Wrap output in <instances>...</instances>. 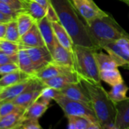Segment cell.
Instances as JSON below:
<instances>
[{"mask_svg": "<svg viewBox=\"0 0 129 129\" xmlns=\"http://www.w3.org/2000/svg\"><path fill=\"white\" fill-rule=\"evenodd\" d=\"M59 22L65 28L74 45H79L99 51L101 47L89 34L86 25L81 20L79 13L70 0H50Z\"/></svg>", "mask_w": 129, "mask_h": 129, "instance_id": "1", "label": "cell"}, {"mask_svg": "<svg viewBox=\"0 0 129 129\" xmlns=\"http://www.w3.org/2000/svg\"><path fill=\"white\" fill-rule=\"evenodd\" d=\"M86 89L91 102V107L99 121L101 129H116V104L101 83L79 79Z\"/></svg>", "mask_w": 129, "mask_h": 129, "instance_id": "2", "label": "cell"}, {"mask_svg": "<svg viewBox=\"0 0 129 129\" xmlns=\"http://www.w3.org/2000/svg\"><path fill=\"white\" fill-rule=\"evenodd\" d=\"M85 25L89 34L101 48L104 44L129 37L128 33L110 14L86 22Z\"/></svg>", "mask_w": 129, "mask_h": 129, "instance_id": "3", "label": "cell"}, {"mask_svg": "<svg viewBox=\"0 0 129 129\" xmlns=\"http://www.w3.org/2000/svg\"><path fill=\"white\" fill-rule=\"evenodd\" d=\"M95 51L88 47L74 45V69L79 79L101 83L99 69L94 54Z\"/></svg>", "mask_w": 129, "mask_h": 129, "instance_id": "4", "label": "cell"}, {"mask_svg": "<svg viewBox=\"0 0 129 129\" xmlns=\"http://www.w3.org/2000/svg\"><path fill=\"white\" fill-rule=\"evenodd\" d=\"M54 101L61 108L66 117L70 116L85 117L101 128L99 121L91 107L82 102L70 99L61 93Z\"/></svg>", "mask_w": 129, "mask_h": 129, "instance_id": "5", "label": "cell"}, {"mask_svg": "<svg viewBox=\"0 0 129 129\" xmlns=\"http://www.w3.org/2000/svg\"><path fill=\"white\" fill-rule=\"evenodd\" d=\"M101 49L105 50L117 63L119 67L129 70V37L121 38L104 44Z\"/></svg>", "mask_w": 129, "mask_h": 129, "instance_id": "6", "label": "cell"}, {"mask_svg": "<svg viewBox=\"0 0 129 129\" xmlns=\"http://www.w3.org/2000/svg\"><path fill=\"white\" fill-rule=\"evenodd\" d=\"M45 85L36 77H33L26 88L12 101L18 107L26 109L30 104L36 101Z\"/></svg>", "mask_w": 129, "mask_h": 129, "instance_id": "7", "label": "cell"}, {"mask_svg": "<svg viewBox=\"0 0 129 129\" xmlns=\"http://www.w3.org/2000/svg\"><path fill=\"white\" fill-rule=\"evenodd\" d=\"M70 2L85 23L109 14L108 12L102 10L94 0H70Z\"/></svg>", "mask_w": 129, "mask_h": 129, "instance_id": "8", "label": "cell"}, {"mask_svg": "<svg viewBox=\"0 0 129 129\" xmlns=\"http://www.w3.org/2000/svg\"><path fill=\"white\" fill-rule=\"evenodd\" d=\"M29 54L36 73L44 67L48 63L52 62L51 54L46 46L29 47L21 45Z\"/></svg>", "mask_w": 129, "mask_h": 129, "instance_id": "9", "label": "cell"}, {"mask_svg": "<svg viewBox=\"0 0 129 129\" xmlns=\"http://www.w3.org/2000/svg\"><path fill=\"white\" fill-rule=\"evenodd\" d=\"M60 92L64 95L65 97L75 100L77 101L82 102L84 104H86L87 105L91 107V102L90 97L85 88V87L82 85L80 82H75V83H70L67 85L66 87L60 90Z\"/></svg>", "mask_w": 129, "mask_h": 129, "instance_id": "10", "label": "cell"}, {"mask_svg": "<svg viewBox=\"0 0 129 129\" xmlns=\"http://www.w3.org/2000/svg\"><path fill=\"white\" fill-rule=\"evenodd\" d=\"M76 72L74 68L61 66L53 62H51L42 67L41 70L37 71L35 74V77L38 79L43 81L45 79H48L62 74L70 73Z\"/></svg>", "mask_w": 129, "mask_h": 129, "instance_id": "11", "label": "cell"}, {"mask_svg": "<svg viewBox=\"0 0 129 129\" xmlns=\"http://www.w3.org/2000/svg\"><path fill=\"white\" fill-rule=\"evenodd\" d=\"M51 54L53 63L74 68V56L73 51L63 47L57 41Z\"/></svg>", "mask_w": 129, "mask_h": 129, "instance_id": "12", "label": "cell"}, {"mask_svg": "<svg viewBox=\"0 0 129 129\" xmlns=\"http://www.w3.org/2000/svg\"><path fill=\"white\" fill-rule=\"evenodd\" d=\"M36 23L39 29L42 39L45 42V46L48 48L49 51L51 52L57 42V39L52 28L51 22L45 16L42 19Z\"/></svg>", "mask_w": 129, "mask_h": 129, "instance_id": "13", "label": "cell"}, {"mask_svg": "<svg viewBox=\"0 0 129 129\" xmlns=\"http://www.w3.org/2000/svg\"><path fill=\"white\" fill-rule=\"evenodd\" d=\"M19 44L23 46L29 47L45 46V42L36 23H35L26 33L20 36Z\"/></svg>", "mask_w": 129, "mask_h": 129, "instance_id": "14", "label": "cell"}, {"mask_svg": "<svg viewBox=\"0 0 129 129\" xmlns=\"http://www.w3.org/2000/svg\"><path fill=\"white\" fill-rule=\"evenodd\" d=\"M45 86L51 87L57 90H61L67 85L70 83H75L79 82V78L76 72L62 74L48 79L42 81Z\"/></svg>", "mask_w": 129, "mask_h": 129, "instance_id": "15", "label": "cell"}, {"mask_svg": "<svg viewBox=\"0 0 129 129\" xmlns=\"http://www.w3.org/2000/svg\"><path fill=\"white\" fill-rule=\"evenodd\" d=\"M32 78L29 77L17 84L2 88L0 90V103L13 101L26 88Z\"/></svg>", "mask_w": 129, "mask_h": 129, "instance_id": "16", "label": "cell"}, {"mask_svg": "<svg viewBox=\"0 0 129 129\" xmlns=\"http://www.w3.org/2000/svg\"><path fill=\"white\" fill-rule=\"evenodd\" d=\"M116 129L129 128V98L116 103Z\"/></svg>", "mask_w": 129, "mask_h": 129, "instance_id": "17", "label": "cell"}, {"mask_svg": "<svg viewBox=\"0 0 129 129\" xmlns=\"http://www.w3.org/2000/svg\"><path fill=\"white\" fill-rule=\"evenodd\" d=\"M25 109L20 108L0 117V129H18L23 120Z\"/></svg>", "mask_w": 129, "mask_h": 129, "instance_id": "18", "label": "cell"}, {"mask_svg": "<svg viewBox=\"0 0 129 129\" xmlns=\"http://www.w3.org/2000/svg\"><path fill=\"white\" fill-rule=\"evenodd\" d=\"M17 64L19 70L29 77H35L36 71L33 62L25 48L20 45V49L17 52Z\"/></svg>", "mask_w": 129, "mask_h": 129, "instance_id": "19", "label": "cell"}, {"mask_svg": "<svg viewBox=\"0 0 129 129\" xmlns=\"http://www.w3.org/2000/svg\"><path fill=\"white\" fill-rule=\"evenodd\" d=\"M49 105V103L38 98L25 110L23 113V119H39L47 111Z\"/></svg>", "mask_w": 129, "mask_h": 129, "instance_id": "20", "label": "cell"}, {"mask_svg": "<svg viewBox=\"0 0 129 129\" xmlns=\"http://www.w3.org/2000/svg\"><path fill=\"white\" fill-rule=\"evenodd\" d=\"M51 25L56 39L59 42V44L61 45L65 48L68 49L69 51H73L74 44L65 28L61 25V23L59 21L51 22Z\"/></svg>", "mask_w": 129, "mask_h": 129, "instance_id": "21", "label": "cell"}, {"mask_svg": "<svg viewBox=\"0 0 129 129\" xmlns=\"http://www.w3.org/2000/svg\"><path fill=\"white\" fill-rule=\"evenodd\" d=\"M25 11L37 22L46 16L47 8L34 0H23Z\"/></svg>", "mask_w": 129, "mask_h": 129, "instance_id": "22", "label": "cell"}, {"mask_svg": "<svg viewBox=\"0 0 129 129\" xmlns=\"http://www.w3.org/2000/svg\"><path fill=\"white\" fill-rule=\"evenodd\" d=\"M67 118L69 129H101L100 126L85 117L70 116Z\"/></svg>", "mask_w": 129, "mask_h": 129, "instance_id": "23", "label": "cell"}, {"mask_svg": "<svg viewBox=\"0 0 129 129\" xmlns=\"http://www.w3.org/2000/svg\"><path fill=\"white\" fill-rule=\"evenodd\" d=\"M94 54L99 71L118 68L117 63L110 54H106L102 51L98 52V51H95Z\"/></svg>", "mask_w": 129, "mask_h": 129, "instance_id": "24", "label": "cell"}, {"mask_svg": "<svg viewBox=\"0 0 129 129\" xmlns=\"http://www.w3.org/2000/svg\"><path fill=\"white\" fill-rule=\"evenodd\" d=\"M99 75L101 80L107 83L110 86H114L118 84L124 83V79L117 68L107 70H101L99 71Z\"/></svg>", "mask_w": 129, "mask_h": 129, "instance_id": "25", "label": "cell"}, {"mask_svg": "<svg viewBox=\"0 0 129 129\" xmlns=\"http://www.w3.org/2000/svg\"><path fill=\"white\" fill-rule=\"evenodd\" d=\"M29 77V76L21 72L20 70L5 74L0 78V88L2 89L5 87L17 84Z\"/></svg>", "mask_w": 129, "mask_h": 129, "instance_id": "26", "label": "cell"}, {"mask_svg": "<svg viewBox=\"0 0 129 129\" xmlns=\"http://www.w3.org/2000/svg\"><path fill=\"white\" fill-rule=\"evenodd\" d=\"M19 33L20 36L26 33L36 23L33 18L26 12V11H21L20 12L15 18Z\"/></svg>", "mask_w": 129, "mask_h": 129, "instance_id": "27", "label": "cell"}, {"mask_svg": "<svg viewBox=\"0 0 129 129\" xmlns=\"http://www.w3.org/2000/svg\"><path fill=\"white\" fill-rule=\"evenodd\" d=\"M129 90V88L125 84L121 83L113 86L112 89L109 92L110 98L116 104L127 98L126 94Z\"/></svg>", "mask_w": 129, "mask_h": 129, "instance_id": "28", "label": "cell"}, {"mask_svg": "<svg viewBox=\"0 0 129 129\" xmlns=\"http://www.w3.org/2000/svg\"><path fill=\"white\" fill-rule=\"evenodd\" d=\"M20 38V35L18 31L16 20L13 19L6 23V31H5V39L9 41L19 43Z\"/></svg>", "mask_w": 129, "mask_h": 129, "instance_id": "29", "label": "cell"}, {"mask_svg": "<svg viewBox=\"0 0 129 129\" xmlns=\"http://www.w3.org/2000/svg\"><path fill=\"white\" fill-rule=\"evenodd\" d=\"M19 49H20V44L18 42L9 41L5 39L0 40V51L5 54L10 55L17 54Z\"/></svg>", "mask_w": 129, "mask_h": 129, "instance_id": "30", "label": "cell"}, {"mask_svg": "<svg viewBox=\"0 0 129 129\" xmlns=\"http://www.w3.org/2000/svg\"><path fill=\"white\" fill-rule=\"evenodd\" d=\"M60 94V92L59 90H57L51 87L45 86L42 88V90L39 94V97L38 98L50 104L51 101L52 100H54Z\"/></svg>", "mask_w": 129, "mask_h": 129, "instance_id": "31", "label": "cell"}, {"mask_svg": "<svg viewBox=\"0 0 129 129\" xmlns=\"http://www.w3.org/2000/svg\"><path fill=\"white\" fill-rule=\"evenodd\" d=\"M20 108L22 107L17 106L12 101L2 102L0 103V117L4 116L10 113H12Z\"/></svg>", "mask_w": 129, "mask_h": 129, "instance_id": "32", "label": "cell"}, {"mask_svg": "<svg viewBox=\"0 0 129 129\" xmlns=\"http://www.w3.org/2000/svg\"><path fill=\"white\" fill-rule=\"evenodd\" d=\"M42 126L39 124V119H23L18 129H41Z\"/></svg>", "mask_w": 129, "mask_h": 129, "instance_id": "33", "label": "cell"}, {"mask_svg": "<svg viewBox=\"0 0 129 129\" xmlns=\"http://www.w3.org/2000/svg\"><path fill=\"white\" fill-rule=\"evenodd\" d=\"M0 11L7 15L13 17L14 18H16L17 14L20 13V11H17L16 9H14L9 5L3 3L2 2H0Z\"/></svg>", "mask_w": 129, "mask_h": 129, "instance_id": "34", "label": "cell"}, {"mask_svg": "<svg viewBox=\"0 0 129 129\" xmlns=\"http://www.w3.org/2000/svg\"><path fill=\"white\" fill-rule=\"evenodd\" d=\"M19 70L18 66L16 63H8L0 64V76H3L5 74L9 73L11 72Z\"/></svg>", "mask_w": 129, "mask_h": 129, "instance_id": "35", "label": "cell"}, {"mask_svg": "<svg viewBox=\"0 0 129 129\" xmlns=\"http://www.w3.org/2000/svg\"><path fill=\"white\" fill-rule=\"evenodd\" d=\"M0 2L9 5L10 6H11L20 12L25 11L23 0H0Z\"/></svg>", "mask_w": 129, "mask_h": 129, "instance_id": "36", "label": "cell"}, {"mask_svg": "<svg viewBox=\"0 0 129 129\" xmlns=\"http://www.w3.org/2000/svg\"><path fill=\"white\" fill-rule=\"evenodd\" d=\"M17 54L10 55L0 51V64L8 63H17Z\"/></svg>", "mask_w": 129, "mask_h": 129, "instance_id": "37", "label": "cell"}, {"mask_svg": "<svg viewBox=\"0 0 129 129\" xmlns=\"http://www.w3.org/2000/svg\"><path fill=\"white\" fill-rule=\"evenodd\" d=\"M46 17H48V19L51 21V22H54V21H59L57 13L54 10V8H53L52 5L50 4L48 8H47V13H46Z\"/></svg>", "mask_w": 129, "mask_h": 129, "instance_id": "38", "label": "cell"}, {"mask_svg": "<svg viewBox=\"0 0 129 129\" xmlns=\"http://www.w3.org/2000/svg\"><path fill=\"white\" fill-rule=\"evenodd\" d=\"M13 19H15V18H14L11 16L7 15V14H4V13L0 11V21L1 22H2V23H8V22L11 21Z\"/></svg>", "mask_w": 129, "mask_h": 129, "instance_id": "39", "label": "cell"}, {"mask_svg": "<svg viewBox=\"0 0 129 129\" xmlns=\"http://www.w3.org/2000/svg\"><path fill=\"white\" fill-rule=\"evenodd\" d=\"M6 23H2L0 24V40L5 39V31H6Z\"/></svg>", "mask_w": 129, "mask_h": 129, "instance_id": "40", "label": "cell"}, {"mask_svg": "<svg viewBox=\"0 0 129 129\" xmlns=\"http://www.w3.org/2000/svg\"><path fill=\"white\" fill-rule=\"evenodd\" d=\"M37 2H39L40 5H42V6H44L45 8H48V6L51 4L50 2V0H34Z\"/></svg>", "mask_w": 129, "mask_h": 129, "instance_id": "41", "label": "cell"}, {"mask_svg": "<svg viewBox=\"0 0 129 129\" xmlns=\"http://www.w3.org/2000/svg\"><path fill=\"white\" fill-rule=\"evenodd\" d=\"M118 1H119L121 2H123L124 4H125V5L129 6V0H118Z\"/></svg>", "mask_w": 129, "mask_h": 129, "instance_id": "42", "label": "cell"}, {"mask_svg": "<svg viewBox=\"0 0 129 129\" xmlns=\"http://www.w3.org/2000/svg\"><path fill=\"white\" fill-rule=\"evenodd\" d=\"M2 23V22H1V21H0V24H1V23Z\"/></svg>", "mask_w": 129, "mask_h": 129, "instance_id": "43", "label": "cell"}, {"mask_svg": "<svg viewBox=\"0 0 129 129\" xmlns=\"http://www.w3.org/2000/svg\"><path fill=\"white\" fill-rule=\"evenodd\" d=\"M0 90H1V88H0Z\"/></svg>", "mask_w": 129, "mask_h": 129, "instance_id": "44", "label": "cell"}]
</instances>
